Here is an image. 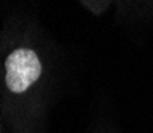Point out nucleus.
<instances>
[{
    "mask_svg": "<svg viewBox=\"0 0 153 133\" xmlns=\"http://www.w3.org/2000/svg\"><path fill=\"white\" fill-rule=\"evenodd\" d=\"M42 64L36 51L29 48H18L5 60V85L11 95H24L39 80Z\"/></svg>",
    "mask_w": 153,
    "mask_h": 133,
    "instance_id": "1",
    "label": "nucleus"
}]
</instances>
